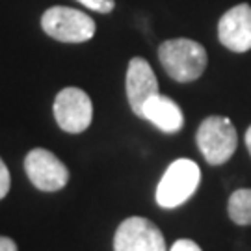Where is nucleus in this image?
I'll use <instances>...</instances> for the list:
<instances>
[{"label":"nucleus","instance_id":"nucleus-9","mask_svg":"<svg viewBox=\"0 0 251 251\" xmlns=\"http://www.w3.org/2000/svg\"><path fill=\"white\" fill-rule=\"evenodd\" d=\"M158 93V80L144 58H132L126 69V99L136 116L142 117L144 104Z\"/></svg>","mask_w":251,"mask_h":251},{"label":"nucleus","instance_id":"nucleus-10","mask_svg":"<svg viewBox=\"0 0 251 251\" xmlns=\"http://www.w3.org/2000/svg\"><path fill=\"white\" fill-rule=\"evenodd\" d=\"M142 117L166 134H175L184 125V116H182V110L179 108V104L170 97L160 95V93L152 95L151 99L145 102Z\"/></svg>","mask_w":251,"mask_h":251},{"label":"nucleus","instance_id":"nucleus-3","mask_svg":"<svg viewBox=\"0 0 251 251\" xmlns=\"http://www.w3.org/2000/svg\"><path fill=\"white\" fill-rule=\"evenodd\" d=\"M196 142L210 166H222L236 151L238 134L229 117L210 116L199 125Z\"/></svg>","mask_w":251,"mask_h":251},{"label":"nucleus","instance_id":"nucleus-8","mask_svg":"<svg viewBox=\"0 0 251 251\" xmlns=\"http://www.w3.org/2000/svg\"><path fill=\"white\" fill-rule=\"evenodd\" d=\"M218 37L222 45L233 52L251 50V6L238 4L225 11L218 23Z\"/></svg>","mask_w":251,"mask_h":251},{"label":"nucleus","instance_id":"nucleus-4","mask_svg":"<svg viewBox=\"0 0 251 251\" xmlns=\"http://www.w3.org/2000/svg\"><path fill=\"white\" fill-rule=\"evenodd\" d=\"M41 26L47 36L62 43H84L95 36V21L84 11L67 6L47 9L41 17Z\"/></svg>","mask_w":251,"mask_h":251},{"label":"nucleus","instance_id":"nucleus-2","mask_svg":"<svg viewBox=\"0 0 251 251\" xmlns=\"http://www.w3.org/2000/svg\"><path fill=\"white\" fill-rule=\"evenodd\" d=\"M199 180L201 170L194 160L179 158L171 162L156 186V203L162 208H177L194 196Z\"/></svg>","mask_w":251,"mask_h":251},{"label":"nucleus","instance_id":"nucleus-5","mask_svg":"<svg viewBox=\"0 0 251 251\" xmlns=\"http://www.w3.org/2000/svg\"><path fill=\"white\" fill-rule=\"evenodd\" d=\"M54 117L58 126L69 134H80L91 125L93 104L80 88H63L54 99Z\"/></svg>","mask_w":251,"mask_h":251},{"label":"nucleus","instance_id":"nucleus-7","mask_svg":"<svg viewBox=\"0 0 251 251\" xmlns=\"http://www.w3.org/2000/svg\"><path fill=\"white\" fill-rule=\"evenodd\" d=\"M25 171L30 182L41 192H58L69 182V170L54 152L32 149L25 158Z\"/></svg>","mask_w":251,"mask_h":251},{"label":"nucleus","instance_id":"nucleus-1","mask_svg":"<svg viewBox=\"0 0 251 251\" xmlns=\"http://www.w3.org/2000/svg\"><path fill=\"white\" fill-rule=\"evenodd\" d=\"M158 60L164 71L177 82H194L205 73L206 56L205 47L194 39H168L158 47Z\"/></svg>","mask_w":251,"mask_h":251},{"label":"nucleus","instance_id":"nucleus-14","mask_svg":"<svg viewBox=\"0 0 251 251\" xmlns=\"http://www.w3.org/2000/svg\"><path fill=\"white\" fill-rule=\"evenodd\" d=\"M170 251H203V250H201L194 240H190V238H180V240H177V242L171 246Z\"/></svg>","mask_w":251,"mask_h":251},{"label":"nucleus","instance_id":"nucleus-15","mask_svg":"<svg viewBox=\"0 0 251 251\" xmlns=\"http://www.w3.org/2000/svg\"><path fill=\"white\" fill-rule=\"evenodd\" d=\"M0 251H19L17 244L8 236H0Z\"/></svg>","mask_w":251,"mask_h":251},{"label":"nucleus","instance_id":"nucleus-11","mask_svg":"<svg viewBox=\"0 0 251 251\" xmlns=\"http://www.w3.org/2000/svg\"><path fill=\"white\" fill-rule=\"evenodd\" d=\"M227 212L236 225H251V188L234 190L227 203Z\"/></svg>","mask_w":251,"mask_h":251},{"label":"nucleus","instance_id":"nucleus-13","mask_svg":"<svg viewBox=\"0 0 251 251\" xmlns=\"http://www.w3.org/2000/svg\"><path fill=\"white\" fill-rule=\"evenodd\" d=\"M9 188H11V179H9V170L6 168L4 160L0 158V199L8 196Z\"/></svg>","mask_w":251,"mask_h":251},{"label":"nucleus","instance_id":"nucleus-12","mask_svg":"<svg viewBox=\"0 0 251 251\" xmlns=\"http://www.w3.org/2000/svg\"><path fill=\"white\" fill-rule=\"evenodd\" d=\"M78 2L93 11H99V13H110L116 6L114 0H78Z\"/></svg>","mask_w":251,"mask_h":251},{"label":"nucleus","instance_id":"nucleus-16","mask_svg":"<svg viewBox=\"0 0 251 251\" xmlns=\"http://www.w3.org/2000/svg\"><path fill=\"white\" fill-rule=\"evenodd\" d=\"M246 145H248V151L251 154V126L248 128V132H246Z\"/></svg>","mask_w":251,"mask_h":251},{"label":"nucleus","instance_id":"nucleus-6","mask_svg":"<svg viewBox=\"0 0 251 251\" xmlns=\"http://www.w3.org/2000/svg\"><path fill=\"white\" fill-rule=\"evenodd\" d=\"M114 251H168L162 231L151 220L130 216L114 234Z\"/></svg>","mask_w":251,"mask_h":251}]
</instances>
